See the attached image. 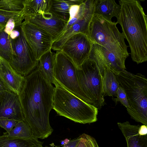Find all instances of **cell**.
I'll return each instance as SVG.
<instances>
[{"mask_svg":"<svg viewBox=\"0 0 147 147\" xmlns=\"http://www.w3.org/2000/svg\"><path fill=\"white\" fill-rule=\"evenodd\" d=\"M38 66L25 77L19 96L24 120L34 137L43 139L53 131L49 115L52 109L54 87L42 76Z\"/></svg>","mask_w":147,"mask_h":147,"instance_id":"1","label":"cell"},{"mask_svg":"<svg viewBox=\"0 0 147 147\" xmlns=\"http://www.w3.org/2000/svg\"><path fill=\"white\" fill-rule=\"evenodd\" d=\"M120 12L116 23L128 41L132 60L137 64L147 61V16L140 1H119Z\"/></svg>","mask_w":147,"mask_h":147,"instance_id":"2","label":"cell"},{"mask_svg":"<svg viewBox=\"0 0 147 147\" xmlns=\"http://www.w3.org/2000/svg\"><path fill=\"white\" fill-rule=\"evenodd\" d=\"M116 22L109 21L94 14L90 24L87 35L94 44H98L113 54L123 65L128 57V46Z\"/></svg>","mask_w":147,"mask_h":147,"instance_id":"3","label":"cell"},{"mask_svg":"<svg viewBox=\"0 0 147 147\" xmlns=\"http://www.w3.org/2000/svg\"><path fill=\"white\" fill-rule=\"evenodd\" d=\"M55 86L52 109L59 115L83 124L97 121V108L82 100L58 84Z\"/></svg>","mask_w":147,"mask_h":147,"instance_id":"4","label":"cell"},{"mask_svg":"<svg viewBox=\"0 0 147 147\" xmlns=\"http://www.w3.org/2000/svg\"><path fill=\"white\" fill-rule=\"evenodd\" d=\"M124 89L130 108L127 109L131 118L147 126V79L140 73L136 74L123 70L116 75Z\"/></svg>","mask_w":147,"mask_h":147,"instance_id":"5","label":"cell"},{"mask_svg":"<svg viewBox=\"0 0 147 147\" xmlns=\"http://www.w3.org/2000/svg\"><path fill=\"white\" fill-rule=\"evenodd\" d=\"M80 87L92 105L100 109L106 104L102 93V82L96 62L90 54L89 59L77 69Z\"/></svg>","mask_w":147,"mask_h":147,"instance_id":"6","label":"cell"},{"mask_svg":"<svg viewBox=\"0 0 147 147\" xmlns=\"http://www.w3.org/2000/svg\"><path fill=\"white\" fill-rule=\"evenodd\" d=\"M54 56V77L56 83L85 102L92 104L80 87L78 69L73 62L61 51H56Z\"/></svg>","mask_w":147,"mask_h":147,"instance_id":"7","label":"cell"},{"mask_svg":"<svg viewBox=\"0 0 147 147\" xmlns=\"http://www.w3.org/2000/svg\"><path fill=\"white\" fill-rule=\"evenodd\" d=\"M20 27V36L14 40L10 39L12 54L9 62L16 71L25 77L37 67L38 60L36 59Z\"/></svg>","mask_w":147,"mask_h":147,"instance_id":"8","label":"cell"},{"mask_svg":"<svg viewBox=\"0 0 147 147\" xmlns=\"http://www.w3.org/2000/svg\"><path fill=\"white\" fill-rule=\"evenodd\" d=\"M96 1L84 0L80 5L78 13L73 18L70 28L53 42L51 49L60 51L66 40L76 34L80 33L87 35L90 24L94 14Z\"/></svg>","mask_w":147,"mask_h":147,"instance_id":"9","label":"cell"},{"mask_svg":"<svg viewBox=\"0 0 147 147\" xmlns=\"http://www.w3.org/2000/svg\"><path fill=\"white\" fill-rule=\"evenodd\" d=\"M93 44L87 35L78 33L67 39L60 51L72 60L78 69H80L89 59Z\"/></svg>","mask_w":147,"mask_h":147,"instance_id":"10","label":"cell"},{"mask_svg":"<svg viewBox=\"0 0 147 147\" xmlns=\"http://www.w3.org/2000/svg\"><path fill=\"white\" fill-rule=\"evenodd\" d=\"M20 27L36 59L51 49L53 41L47 33L34 25L24 21Z\"/></svg>","mask_w":147,"mask_h":147,"instance_id":"11","label":"cell"},{"mask_svg":"<svg viewBox=\"0 0 147 147\" xmlns=\"http://www.w3.org/2000/svg\"><path fill=\"white\" fill-rule=\"evenodd\" d=\"M24 20L48 33L53 42L62 34L67 23L50 11L43 14L26 16Z\"/></svg>","mask_w":147,"mask_h":147,"instance_id":"12","label":"cell"},{"mask_svg":"<svg viewBox=\"0 0 147 147\" xmlns=\"http://www.w3.org/2000/svg\"><path fill=\"white\" fill-rule=\"evenodd\" d=\"M24 120L19 95L8 90L0 92V118Z\"/></svg>","mask_w":147,"mask_h":147,"instance_id":"13","label":"cell"},{"mask_svg":"<svg viewBox=\"0 0 147 147\" xmlns=\"http://www.w3.org/2000/svg\"><path fill=\"white\" fill-rule=\"evenodd\" d=\"M25 78L13 68L7 61L0 57V79L8 90L19 95Z\"/></svg>","mask_w":147,"mask_h":147,"instance_id":"14","label":"cell"},{"mask_svg":"<svg viewBox=\"0 0 147 147\" xmlns=\"http://www.w3.org/2000/svg\"><path fill=\"white\" fill-rule=\"evenodd\" d=\"M126 140L127 147H147V136L138 133L140 125H132L128 121L117 123Z\"/></svg>","mask_w":147,"mask_h":147,"instance_id":"15","label":"cell"},{"mask_svg":"<svg viewBox=\"0 0 147 147\" xmlns=\"http://www.w3.org/2000/svg\"><path fill=\"white\" fill-rule=\"evenodd\" d=\"M51 49L42 55L38 59V67L43 77L48 81L55 85L57 84L54 77V53Z\"/></svg>","mask_w":147,"mask_h":147,"instance_id":"16","label":"cell"},{"mask_svg":"<svg viewBox=\"0 0 147 147\" xmlns=\"http://www.w3.org/2000/svg\"><path fill=\"white\" fill-rule=\"evenodd\" d=\"M121 7L114 0H96L94 14L102 16L109 21L115 17L118 19L120 15Z\"/></svg>","mask_w":147,"mask_h":147,"instance_id":"17","label":"cell"},{"mask_svg":"<svg viewBox=\"0 0 147 147\" xmlns=\"http://www.w3.org/2000/svg\"><path fill=\"white\" fill-rule=\"evenodd\" d=\"M84 0H52L49 11L55 14L60 19L67 23L69 19V10L71 7L80 5Z\"/></svg>","mask_w":147,"mask_h":147,"instance_id":"18","label":"cell"},{"mask_svg":"<svg viewBox=\"0 0 147 147\" xmlns=\"http://www.w3.org/2000/svg\"><path fill=\"white\" fill-rule=\"evenodd\" d=\"M51 1L52 0H24L23 12L25 17L49 12Z\"/></svg>","mask_w":147,"mask_h":147,"instance_id":"19","label":"cell"},{"mask_svg":"<svg viewBox=\"0 0 147 147\" xmlns=\"http://www.w3.org/2000/svg\"><path fill=\"white\" fill-rule=\"evenodd\" d=\"M43 143L38 140L10 137L4 134L0 136V147H39Z\"/></svg>","mask_w":147,"mask_h":147,"instance_id":"20","label":"cell"},{"mask_svg":"<svg viewBox=\"0 0 147 147\" xmlns=\"http://www.w3.org/2000/svg\"><path fill=\"white\" fill-rule=\"evenodd\" d=\"M3 134L10 137L38 140L33 135L30 126L24 120L19 121L9 133Z\"/></svg>","mask_w":147,"mask_h":147,"instance_id":"21","label":"cell"},{"mask_svg":"<svg viewBox=\"0 0 147 147\" xmlns=\"http://www.w3.org/2000/svg\"><path fill=\"white\" fill-rule=\"evenodd\" d=\"M3 29L0 31V57L9 62L12 54L11 39Z\"/></svg>","mask_w":147,"mask_h":147,"instance_id":"22","label":"cell"},{"mask_svg":"<svg viewBox=\"0 0 147 147\" xmlns=\"http://www.w3.org/2000/svg\"><path fill=\"white\" fill-rule=\"evenodd\" d=\"M24 0H0V9L11 12H20L24 8Z\"/></svg>","mask_w":147,"mask_h":147,"instance_id":"23","label":"cell"},{"mask_svg":"<svg viewBox=\"0 0 147 147\" xmlns=\"http://www.w3.org/2000/svg\"><path fill=\"white\" fill-rule=\"evenodd\" d=\"M78 138L75 147H99L95 139L90 135L83 133Z\"/></svg>","mask_w":147,"mask_h":147,"instance_id":"24","label":"cell"},{"mask_svg":"<svg viewBox=\"0 0 147 147\" xmlns=\"http://www.w3.org/2000/svg\"><path fill=\"white\" fill-rule=\"evenodd\" d=\"M24 17L23 14L18 16L11 18L6 23L3 29L4 31L9 35L15 28L21 25Z\"/></svg>","mask_w":147,"mask_h":147,"instance_id":"25","label":"cell"},{"mask_svg":"<svg viewBox=\"0 0 147 147\" xmlns=\"http://www.w3.org/2000/svg\"><path fill=\"white\" fill-rule=\"evenodd\" d=\"M23 14V10L20 12H15L0 9V31L4 29L7 22L11 18Z\"/></svg>","mask_w":147,"mask_h":147,"instance_id":"26","label":"cell"},{"mask_svg":"<svg viewBox=\"0 0 147 147\" xmlns=\"http://www.w3.org/2000/svg\"><path fill=\"white\" fill-rule=\"evenodd\" d=\"M116 97L117 98L113 99L116 104L119 102L126 107V109L130 108L125 92L123 88L120 86L116 92Z\"/></svg>","mask_w":147,"mask_h":147,"instance_id":"27","label":"cell"},{"mask_svg":"<svg viewBox=\"0 0 147 147\" xmlns=\"http://www.w3.org/2000/svg\"><path fill=\"white\" fill-rule=\"evenodd\" d=\"M19 121L6 118H0V126L9 133Z\"/></svg>","mask_w":147,"mask_h":147,"instance_id":"28","label":"cell"},{"mask_svg":"<svg viewBox=\"0 0 147 147\" xmlns=\"http://www.w3.org/2000/svg\"><path fill=\"white\" fill-rule=\"evenodd\" d=\"M78 141V138L72 140H68V141L65 142L64 144L61 146L54 145L55 147H75Z\"/></svg>","mask_w":147,"mask_h":147,"instance_id":"29","label":"cell"},{"mask_svg":"<svg viewBox=\"0 0 147 147\" xmlns=\"http://www.w3.org/2000/svg\"><path fill=\"white\" fill-rule=\"evenodd\" d=\"M20 34V31L16 30H13L9 35V37L11 39L14 40L18 37Z\"/></svg>","mask_w":147,"mask_h":147,"instance_id":"30","label":"cell"},{"mask_svg":"<svg viewBox=\"0 0 147 147\" xmlns=\"http://www.w3.org/2000/svg\"><path fill=\"white\" fill-rule=\"evenodd\" d=\"M139 134L145 135L147 134V126L144 125H140L138 131Z\"/></svg>","mask_w":147,"mask_h":147,"instance_id":"31","label":"cell"},{"mask_svg":"<svg viewBox=\"0 0 147 147\" xmlns=\"http://www.w3.org/2000/svg\"><path fill=\"white\" fill-rule=\"evenodd\" d=\"M8 90L0 79V92L4 90Z\"/></svg>","mask_w":147,"mask_h":147,"instance_id":"32","label":"cell"},{"mask_svg":"<svg viewBox=\"0 0 147 147\" xmlns=\"http://www.w3.org/2000/svg\"><path fill=\"white\" fill-rule=\"evenodd\" d=\"M41 147H49L48 146H44V147H43L42 146Z\"/></svg>","mask_w":147,"mask_h":147,"instance_id":"33","label":"cell"},{"mask_svg":"<svg viewBox=\"0 0 147 147\" xmlns=\"http://www.w3.org/2000/svg\"></svg>","mask_w":147,"mask_h":147,"instance_id":"34","label":"cell"}]
</instances>
